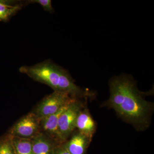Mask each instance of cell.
I'll use <instances>...</instances> for the list:
<instances>
[{
  "instance_id": "obj_2",
  "label": "cell",
  "mask_w": 154,
  "mask_h": 154,
  "mask_svg": "<svg viewBox=\"0 0 154 154\" xmlns=\"http://www.w3.org/2000/svg\"><path fill=\"white\" fill-rule=\"evenodd\" d=\"M19 71L35 81L48 85L56 91L69 75L66 70L50 60L32 66H21Z\"/></svg>"
},
{
  "instance_id": "obj_6",
  "label": "cell",
  "mask_w": 154,
  "mask_h": 154,
  "mask_svg": "<svg viewBox=\"0 0 154 154\" xmlns=\"http://www.w3.org/2000/svg\"><path fill=\"white\" fill-rule=\"evenodd\" d=\"M72 100L55 113L40 119V126L50 137L56 140L59 141L58 131L59 119L62 113L67 108Z\"/></svg>"
},
{
  "instance_id": "obj_3",
  "label": "cell",
  "mask_w": 154,
  "mask_h": 154,
  "mask_svg": "<svg viewBox=\"0 0 154 154\" xmlns=\"http://www.w3.org/2000/svg\"><path fill=\"white\" fill-rule=\"evenodd\" d=\"M73 99L59 119L58 131L59 141H63L76 128L77 117L81 111V106Z\"/></svg>"
},
{
  "instance_id": "obj_15",
  "label": "cell",
  "mask_w": 154,
  "mask_h": 154,
  "mask_svg": "<svg viewBox=\"0 0 154 154\" xmlns=\"http://www.w3.org/2000/svg\"><path fill=\"white\" fill-rule=\"evenodd\" d=\"M22 1H16V0H0V4L9 5H16L22 2Z\"/></svg>"
},
{
  "instance_id": "obj_5",
  "label": "cell",
  "mask_w": 154,
  "mask_h": 154,
  "mask_svg": "<svg viewBox=\"0 0 154 154\" xmlns=\"http://www.w3.org/2000/svg\"><path fill=\"white\" fill-rule=\"evenodd\" d=\"M40 127V119L33 113H30L11 128L10 134L18 137L32 138L38 134Z\"/></svg>"
},
{
  "instance_id": "obj_13",
  "label": "cell",
  "mask_w": 154,
  "mask_h": 154,
  "mask_svg": "<svg viewBox=\"0 0 154 154\" xmlns=\"http://www.w3.org/2000/svg\"><path fill=\"white\" fill-rule=\"evenodd\" d=\"M32 3H37L39 4L43 8L45 11L49 13H53L54 11L51 5V1L50 0H30L24 2L25 6Z\"/></svg>"
},
{
  "instance_id": "obj_9",
  "label": "cell",
  "mask_w": 154,
  "mask_h": 154,
  "mask_svg": "<svg viewBox=\"0 0 154 154\" xmlns=\"http://www.w3.org/2000/svg\"><path fill=\"white\" fill-rule=\"evenodd\" d=\"M76 128L80 132L88 137H91L95 129V123L91 115L85 111L81 112L77 117Z\"/></svg>"
},
{
  "instance_id": "obj_11",
  "label": "cell",
  "mask_w": 154,
  "mask_h": 154,
  "mask_svg": "<svg viewBox=\"0 0 154 154\" xmlns=\"http://www.w3.org/2000/svg\"><path fill=\"white\" fill-rule=\"evenodd\" d=\"M25 6L24 2L16 5L0 4V22H7Z\"/></svg>"
},
{
  "instance_id": "obj_7",
  "label": "cell",
  "mask_w": 154,
  "mask_h": 154,
  "mask_svg": "<svg viewBox=\"0 0 154 154\" xmlns=\"http://www.w3.org/2000/svg\"><path fill=\"white\" fill-rule=\"evenodd\" d=\"M31 140L33 154H54L55 147L45 135L38 134Z\"/></svg>"
},
{
  "instance_id": "obj_8",
  "label": "cell",
  "mask_w": 154,
  "mask_h": 154,
  "mask_svg": "<svg viewBox=\"0 0 154 154\" xmlns=\"http://www.w3.org/2000/svg\"><path fill=\"white\" fill-rule=\"evenodd\" d=\"M89 138L79 132L74 135L65 145L71 154H85Z\"/></svg>"
},
{
  "instance_id": "obj_4",
  "label": "cell",
  "mask_w": 154,
  "mask_h": 154,
  "mask_svg": "<svg viewBox=\"0 0 154 154\" xmlns=\"http://www.w3.org/2000/svg\"><path fill=\"white\" fill-rule=\"evenodd\" d=\"M73 99L67 93L54 91L52 94L45 97L39 104L36 108L35 114L40 119L44 118L57 112L71 102Z\"/></svg>"
},
{
  "instance_id": "obj_14",
  "label": "cell",
  "mask_w": 154,
  "mask_h": 154,
  "mask_svg": "<svg viewBox=\"0 0 154 154\" xmlns=\"http://www.w3.org/2000/svg\"><path fill=\"white\" fill-rule=\"evenodd\" d=\"M54 154H71L67 149L65 145L55 147Z\"/></svg>"
},
{
  "instance_id": "obj_12",
  "label": "cell",
  "mask_w": 154,
  "mask_h": 154,
  "mask_svg": "<svg viewBox=\"0 0 154 154\" xmlns=\"http://www.w3.org/2000/svg\"><path fill=\"white\" fill-rule=\"evenodd\" d=\"M0 154H16L10 134L0 138Z\"/></svg>"
},
{
  "instance_id": "obj_10",
  "label": "cell",
  "mask_w": 154,
  "mask_h": 154,
  "mask_svg": "<svg viewBox=\"0 0 154 154\" xmlns=\"http://www.w3.org/2000/svg\"><path fill=\"white\" fill-rule=\"evenodd\" d=\"M10 136L16 154H33L31 138Z\"/></svg>"
},
{
  "instance_id": "obj_1",
  "label": "cell",
  "mask_w": 154,
  "mask_h": 154,
  "mask_svg": "<svg viewBox=\"0 0 154 154\" xmlns=\"http://www.w3.org/2000/svg\"><path fill=\"white\" fill-rule=\"evenodd\" d=\"M150 109L149 103L143 98L134 82L128 76L124 101L117 113L133 122L142 123L146 121Z\"/></svg>"
}]
</instances>
